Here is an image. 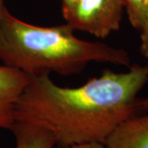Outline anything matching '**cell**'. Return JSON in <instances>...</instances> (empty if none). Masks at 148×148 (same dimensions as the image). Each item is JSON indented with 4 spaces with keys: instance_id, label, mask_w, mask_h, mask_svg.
<instances>
[{
    "instance_id": "obj_1",
    "label": "cell",
    "mask_w": 148,
    "mask_h": 148,
    "mask_svg": "<svg viewBox=\"0 0 148 148\" xmlns=\"http://www.w3.org/2000/svg\"><path fill=\"white\" fill-rule=\"evenodd\" d=\"M147 82L148 65L140 64L123 73L107 69L77 87L55 84L49 75L30 76L14 119L47 130L60 147L105 144L117 126L136 115L138 93Z\"/></svg>"
},
{
    "instance_id": "obj_2",
    "label": "cell",
    "mask_w": 148,
    "mask_h": 148,
    "mask_svg": "<svg viewBox=\"0 0 148 148\" xmlns=\"http://www.w3.org/2000/svg\"><path fill=\"white\" fill-rule=\"evenodd\" d=\"M67 23L40 27L27 23L6 9L0 20V60L29 76L80 73L90 63L130 66L126 50L82 40Z\"/></svg>"
},
{
    "instance_id": "obj_3",
    "label": "cell",
    "mask_w": 148,
    "mask_h": 148,
    "mask_svg": "<svg viewBox=\"0 0 148 148\" xmlns=\"http://www.w3.org/2000/svg\"><path fill=\"white\" fill-rule=\"evenodd\" d=\"M123 9L121 0H78L62 13L66 23L74 31L105 39L119 30Z\"/></svg>"
},
{
    "instance_id": "obj_4",
    "label": "cell",
    "mask_w": 148,
    "mask_h": 148,
    "mask_svg": "<svg viewBox=\"0 0 148 148\" xmlns=\"http://www.w3.org/2000/svg\"><path fill=\"white\" fill-rule=\"evenodd\" d=\"M29 80L30 76L18 69L0 66V128L12 129L15 106Z\"/></svg>"
},
{
    "instance_id": "obj_5",
    "label": "cell",
    "mask_w": 148,
    "mask_h": 148,
    "mask_svg": "<svg viewBox=\"0 0 148 148\" xmlns=\"http://www.w3.org/2000/svg\"><path fill=\"white\" fill-rule=\"evenodd\" d=\"M107 148H148V112L127 119L106 139Z\"/></svg>"
},
{
    "instance_id": "obj_6",
    "label": "cell",
    "mask_w": 148,
    "mask_h": 148,
    "mask_svg": "<svg viewBox=\"0 0 148 148\" xmlns=\"http://www.w3.org/2000/svg\"><path fill=\"white\" fill-rule=\"evenodd\" d=\"M11 131L16 140V148H56L57 143L47 130L26 123L15 122Z\"/></svg>"
},
{
    "instance_id": "obj_7",
    "label": "cell",
    "mask_w": 148,
    "mask_h": 148,
    "mask_svg": "<svg viewBox=\"0 0 148 148\" xmlns=\"http://www.w3.org/2000/svg\"><path fill=\"white\" fill-rule=\"evenodd\" d=\"M129 22L133 28L140 31L148 12V0H121Z\"/></svg>"
},
{
    "instance_id": "obj_8",
    "label": "cell",
    "mask_w": 148,
    "mask_h": 148,
    "mask_svg": "<svg viewBox=\"0 0 148 148\" xmlns=\"http://www.w3.org/2000/svg\"><path fill=\"white\" fill-rule=\"evenodd\" d=\"M140 51L145 58H148V12L140 29Z\"/></svg>"
},
{
    "instance_id": "obj_9",
    "label": "cell",
    "mask_w": 148,
    "mask_h": 148,
    "mask_svg": "<svg viewBox=\"0 0 148 148\" xmlns=\"http://www.w3.org/2000/svg\"><path fill=\"white\" fill-rule=\"evenodd\" d=\"M61 148H107L104 143H87L82 144H75L70 146H64Z\"/></svg>"
},
{
    "instance_id": "obj_10",
    "label": "cell",
    "mask_w": 148,
    "mask_h": 148,
    "mask_svg": "<svg viewBox=\"0 0 148 148\" xmlns=\"http://www.w3.org/2000/svg\"><path fill=\"white\" fill-rule=\"evenodd\" d=\"M62 2V11H66L73 8L78 0H61Z\"/></svg>"
},
{
    "instance_id": "obj_11",
    "label": "cell",
    "mask_w": 148,
    "mask_h": 148,
    "mask_svg": "<svg viewBox=\"0 0 148 148\" xmlns=\"http://www.w3.org/2000/svg\"><path fill=\"white\" fill-rule=\"evenodd\" d=\"M139 110L148 112V97L147 99L139 101Z\"/></svg>"
},
{
    "instance_id": "obj_12",
    "label": "cell",
    "mask_w": 148,
    "mask_h": 148,
    "mask_svg": "<svg viewBox=\"0 0 148 148\" xmlns=\"http://www.w3.org/2000/svg\"><path fill=\"white\" fill-rule=\"evenodd\" d=\"M6 9V6L4 4V0H0V20H1V17L3 14V12Z\"/></svg>"
}]
</instances>
